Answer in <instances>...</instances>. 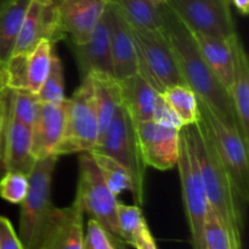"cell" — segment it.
<instances>
[{"label":"cell","mask_w":249,"mask_h":249,"mask_svg":"<svg viewBox=\"0 0 249 249\" xmlns=\"http://www.w3.org/2000/svg\"><path fill=\"white\" fill-rule=\"evenodd\" d=\"M163 34L185 84L189 85L197 99L204 102L221 121L240 133L230 92L203 60L191 32L168 4L163 6Z\"/></svg>","instance_id":"6da1fadb"},{"label":"cell","mask_w":249,"mask_h":249,"mask_svg":"<svg viewBox=\"0 0 249 249\" xmlns=\"http://www.w3.org/2000/svg\"><path fill=\"white\" fill-rule=\"evenodd\" d=\"M117 218H118V237L124 243L134 247L139 236L148 226L141 207L136 204L128 206V204L118 203Z\"/></svg>","instance_id":"4316f807"},{"label":"cell","mask_w":249,"mask_h":249,"mask_svg":"<svg viewBox=\"0 0 249 249\" xmlns=\"http://www.w3.org/2000/svg\"><path fill=\"white\" fill-rule=\"evenodd\" d=\"M61 31L72 45L88 40L102 17L107 0H55Z\"/></svg>","instance_id":"7c38bea8"},{"label":"cell","mask_w":249,"mask_h":249,"mask_svg":"<svg viewBox=\"0 0 249 249\" xmlns=\"http://www.w3.org/2000/svg\"><path fill=\"white\" fill-rule=\"evenodd\" d=\"M151 1L157 5H167L169 2V0H151Z\"/></svg>","instance_id":"ab89813d"},{"label":"cell","mask_w":249,"mask_h":249,"mask_svg":"<svg viewBox=\"0 0 249 249\" xmlns=\"http://www.w3.org/2000/svg\"><path fill=\"white\" fill-rule=\"evenodd\" d=\"M89 152L109 156L126 168L133 179L134 201L136 202V206H142L145 202V177L147 167L139 148L133 119L129 117L122 104L117 107L108 128Z\"/></svg>","instance_id":"277c9868"},{"label":"cell","mask_w":249,"mask_h":249,"mask_svg":"<svg viewBox=\"0 0 249 249\" xmlns=\"http://www.w3.org/2000/svg\"><path fill=\"white\" fill-rule=\"evenodd\" d=\"M135 249H157V245L155 242V238H153L152 233H151L150 228H146L145 230L141 232V235L139 236V238L136 240Z\"/></svg>","instance_id":"d590c367"},{"label":"cell","mask_w":249,"mask_h":249,"mask_svg":"<svg viewBox=\"0 0 249 249\" xmlns=\"http://www.w3.org/2000/svg\"><path fill=\"white\" fill-rule=\"evenodd\" d=\"M198 101L199 118L208 129L214 146L230 179L245 204L249 201V146L235 128L221 121L204 102Z\"/></svg>","instance_id":"52a82bcc"},{"label":"cell","mask_w":249,"mask_h":249,"mask_svg":"<svg viewBox=\"0 0 249 249\" xmlns=\"http://www.w3.org/2000/svg\"><path fill=\"white\" fill-rule=\"evenodd\" d=\"M186 126L203 180L209 207L225 228L231 249H242L246 204L241 201L203 121L198 117L196 124Z\"/></svg>","instance_id":"7a4b0ae2"},{"label":"cell","mask_w":249,"mask_h":249,"mask_svg":"<svg viewBox=\"0 0 249 249\" xmlns=\"http://www.w3.org/2000/svg\"><path fill=\"white\" fill-rule=\"evenodd\" d=\"M108 29L113 74L118 80L138 74V55L130 27L114 2H108L104 11Z\"/></svg>","instance_id":"4fadbf2b"},{"label":"cell","mask_w":249,"mask_h":249,"mask_svg":"<svg viewBox=\"0 0 249 249\" xmlns=\"http://www.w3.org/2000/svg\"><path fill=\"white\" fill-rule=\"evenodd\" d=\"M7 97H9L10 116L19 123L31 128L40 105L36 95L26 89L9 88Z\"/></svg>","instance_id":"83f0119b"},{"label":"cell","mask_w":249,"mask_h":249,"mask_svg":"<svg viewBox=\"0 0 249 249\" xmlns=\"http://www.w3.org/2000/svg\"><path fill=\"white\" fill-rule=\"evenodd\" d=\"M7 108H9V97H7ZM0 164L5 172H21L26 175H29L36 164V158L32 153L31 128L12 118L10 116V111H7Z\"/></svg>","instance_id":"9a60e30c"},{"label":"cell","mask_w":249,"mask_h":249,"mask_svg":"<svg viewBox=\"0 0 249 249\" xmlns=\"http://www.w3.org/2000/svg\"><path fill=\"white\" fill-rule=\"evenodd\" d=\"M170 9L191 32L233 41L238 38L231 0H169Z\"/></svg>","instance_id":"30bf717a"},{"label":"cell","mask_w":249,"mask_h":249,"mask_svg":"<svg viewBox=\"0 0 249 249\" xmlns=\"http://www.w3.org/2000/svg\"><path fill=\"white\" fill-rule=\"evenodd\" d=\"M84 212L74 197L72 204L58 208L55 221L40 249H83Z\"/></svg>","instance_id":"e0dca14e"},{"label":"cell","mask_w":249,"mask_h":249,"mask_svg":"<svg viewBox=\"0 0 249 249\" xmlns=\"http://www.w3.org/2000/svg\"><path fill=\"white\" fill-rule=\"evenodd\" d=\"M230 95L241 138L249 146V60L240 36L233 43V82Z\"/></svg>","instance_id":"ac0fdd59"},{"label":"cell","mask_w":249,"mask_h":249,"mask_svg":"<svg viewBox=\"0 0 249 249\" xmlns=\"http://www.w3.org/2000/svg\"><path fill=\"white\" fill-rule=\"evenodd\" d=\"M177 167L179 168L182 201L192 247L194 249H204V223L209 204L187 126L180 129Z\"/></svg>","instance_id":"8992f818"},{"label":"cell","mask_w":249,"mask_h":249,"mask_svg":"<svg viewBox=\"0 0 249 249\" xmlns=\"http://www.w3.org/2000/svg\"><path fill=\"white\" fill-rule=\"evenodd\" d=\"M111 238H112V242H113V245H114V248L116 249H129L128 245H126V243H124L119 237H116V236L111 235Z\"/></svg>","instance_id":"74e56055"},{"label":"cell","mask_w":249,"mask_h":249,"mask_svg":"<svg viewBox=\"0 0 249 249\" xmlns=\"http://www.w3.org/2000/svg\"><path fill=\"white\" fill-rule=\"evenodd\" d=\"M65 129L55 155L60 157L89 152L99 140V123L89 75L83 78L72 96L65 100Z\"/></svg>","instance_id":"5b68a950"},{"label":"cell","mask_w":249,"mask_h":249,"mask_svg":"<svg viewBox=\"0 0 249 249\" xmlns=\"http://www.w3.org/2000/svg\"><path fill=\"white\" fill-rule=\"evenodd\" d=\"M28 189V175L21 172H5L0 178V197L11 204H21Z\"/></svg>","instance_id":"f546056e"},{"label":"cell","mask_w":249,"mask_h":249,"mask_svg":"<svg viewBox=\"0 0 249 249\" xmlns=\"http://www.w3.org/2000/svg\"><path fill=\"white\" fill-rule=\"evenodd\" d=\"M121 104L134 122L152 121L158 92L152 85L141 77L134 74L119 80Z\"/></svg>","instance_id":"ffe728a7"},{"label":"cell","mask_w":249,"mask_h":249,"mask_svg":"<svg viewBox=\"0 0 249 249\" xmlns=\"http://www.w3.org/2000/svg\"><path fill=\"white\" fill-rule=\"evenodd\" d=\"M204 249H231L228 232L211 207L204 223Z\"/></svg>","instance_id":"4dcf8cb0"},{"label":"cell","mask_w":249,"mask_h":249,"mask_svg":"<svg viewBox=\"0 0 249 249\" xmlns=\"http://www.w3.org/2000/svg\"><path fill=\"white\" fill-rule=\"evenodd\" d=\"M190 31V29H189ZM191 32V31H190ZM192 38L214 74L223 87L230 92L233 82V41L206 36L198 32H191Z\"/></svg>","instance_id":"d6986e66"},{"label":"cell","mask_w":249,"mask_h":249,"mask_svg":"<svg viewBox=\"0 0 249 249\" xmlns=\"http://www.w3.org/2000/svg\"><path fill=\"white\" fill-rule=\"evenodd\" d=\"M123 18L133 28L151 33H163V6L151 0H116Z\"/></svg>","instance_id":"603a6c76"},{"label":"cell","mask_w":249,"mask_h":249,"mask_svg":"<svg viewBox=\"0 0 249 249\" xmlns=\"http://www.w3.org/2000/svg\"><path fill=\"white\" fill-rule=\"evenodd\" d=\"M79 177L75 198L83 212L96 220L109 235L118 237V203L105 182L100 169L89 152L79 153Z\"/></svg>","instance_id":"ba28073f"},{"label":"cell","mask_w":249,"mask_h":249,"mask_svg":"<svg viewBox=\"0 0 249 249\" xmlns=\"http://www.w3.org/2000/svg\"><path fill=\"white\" fill-rule=\"evenodd\" d=\"M6 88V73L4 68H0V90Z\"/></svg>","instance_id":"f35d334b"},{"label":"cell","mask_w":249,"mask_h":249,"mask_svg":"<svg viewBox=\"0 0 249 249\" xmlns=\"http://www.w3.org/2000/svg\"><path fill=\"white\" fill-rule=\"evenodd\" d=\"M83 249H116L111 235L94 219L88 221Z\"/></svg>","instance_id":"1f68e13d"},{"label":"cell","mask_w":249,"mask_h":249,"mask_svg":"<svg viewBox=\"0 0 249 249\" xmlns=\"http://www.w3.org/2000/svg\"><path fill=\"white\" fill-rule=\"evenodd\" d=\"M53 50L55 45L50 40L43 38L27 53V88L33 94L36 95L48 77Z\"/></svg>","instance_id":"cb8c5ba5"},{"label":"cell","mask_w":249,"mask_h":249,"mask_svg":"<svg viewBox=\"0 0 249 249\" xmlns=\"http://www.w3.org/2000/svg\"><path fill=\"white\" fill-rule=\"evenodd\" d=\"M4 1H6V0H0V5H1Z\"/></svg>","instance_id":"b9f144b4"},{"label":"cell","mask_w":249,"mask_h":249,"mask_svg":"<svg viewBox=\"0 0 249 249\" xmlns=\"http://www.w3.org/2000/svg\"><path fill=\"white\" fill-rule=\"evenodd\" d=\"M88 77V75H87ZM96 107L99 138L106 131L113 119L117 107L121 105V85L113 74L108 73H90Z\"/></svg>","instance_id":"44dd1931"},{"label":"cell","mask_w":249,"mask_h":249,"mask_svg":"<svg viewBox=\"0 0 249 249\" xmlns=\"http://www.w3.org/2000/svg\"><path fill=\"white\" fill-rule=\"evenodd\" d=\"M134 122V121H133ZM139 148L146 167L169 170L179 157V129L160 125L153 121L134 122Z\"/></svg>","instance_id":"8fae6325"},{"label":"cell","mask_w":249,"mask_h":249,"mask_svg":"<svg viewBox=\"0 0 249 249\" xmlns=\"http://www.w3.org/2000/svg\"><path fill=\"white\" fill-rule=\"evenodd\" d=\"M231 5L236 7L238 12L243 16H247L249 12V0H231Z\"/></svg>","instance_id":"8d00e7d4"},{"label":"cell","mask_w":249,"mask_h":249,"mask_svg":"<svg viewBox=\"0 0 249 249\" xmlns=\"http://www.w3.org/2000/svg\"><path fill=\"white\" fill-rule=\"evenodd\" d=\"M152 121L155 123L160 124V125L168 126V128H174V129H181L184 124L177 116L174 109L169 106L165 99L163 97L162 94H158L157 100H156L155 105V111H153Z\"/></svg>","instance_id":"d6a6232c"},{"label":"cell","mask_w":249,"mask_h":249,"mask_svg":"<svg viewBox=\"0 0 249 249\" xmlns=\"http://www.w3.org/2000/svg\"><path fill=\"white\" fill-rule=\"evenodd\" d=\"M130 32L138 55V73L158 94H163L173 85L185 84L164 34L140 31L133 27H130Z\"/></svg>","instance_id":"9c48e42d"},{"label":"cell","mask_w":249,"mask_h":249,"mask_svg":"<svg viewBox=\"0 0 249 249\" xmlns=\"http://www.w3.org/2000/svg\"><path fill=\"white\" fill-rule=\"evenodd\" d=\"M0 249H24L12 223L2 215H0Z\"/></svg>","instance_id":"836d02e7"},{"label":"cell","mask_w":249,"mask_h":249,"mask_svg":"<svg viewBox=\"0 0 249 249\" xmlns=\"http://www.w3.org/2000/svg\"><path fill=\"white\" fill-rule=\"evenodd\" d=\"M108 2H116V0H107Z\"/></svg>","instance_id":"60d3db41"},{"label":"cell","mask_w":249,"mask_h":249,"mask_svg":"<svg viewBox=\"0 0 249 249\" xmlns=\"http://www.w3.org/2000/svg\"><path fill=\"white\" fill-rule=\"evenodd\" d=\"M29 4L31 0H6L0 5V68L12 56Z\"/></svg>","instance_id":"7402d4cb"},{"label":"cell","mask_w":249,"mask_h":249,"mask_svg":"<svg viewBox=\"0 0 249 249\" xmlns=\"http://www.w3.org/2000/svg\"><path fill=\"white\" fill-rule=\"evenodd\" d=\"M7 87L0 90V158H1L2 139H4L5 126L7 121Z\"/></svg>","instance_id":"e575fe53"},{"label":"cell","mask_w":249,"mask_h":249,"mask_svg":"<svg viewBox=\"0 0 249 249\" xmlns=\"http://www.w3.org/2000/svg\"><path fill=\"white\" fill-rule=\"evenodd\" d=\"M163 97L174 109L177 116L186 125H194L198 121V101L194 90L186 84H177L168 88Z\"/></svg>","instance_id":"d4e9b609"},{"label":"cell","mask_w":249,"mask_h":249,"mask_svg":"<svg viewBox=\"0 0 249 249\" xmlns=\"http://www.w3.org/2000/svg\"><path fill=\"white\" fill-rule=\"evenodd\" d=\"M89 153L100 169L105 182L114 196H118L124 191H130L133 194V179L126 168H124L121 163H118L109 156L97 152Z\"/></svg>","instance_id":"484cf974"},{"label":"cell","mask_w":249,"mask_h":249,"mask_svg":"<svg viewBox=\"0 0 249 249\" xmlns=\"http://www.w3.org/2000/svg\"><path fill=\"white\" fill-rule=\"evenodd\" d=\"M65 101L61 104L40 102L31 126L32 153L36 160L56 156V148L65 129Z\"/></svg>","instance_id":"5bb4252c"},{"label":"cell","mask_w":249,"mask_h":249,"mask_svg":"<svg viewBox=\"0 0 249 249\" xmlns=\"http://www.w3.org/2000/svg\"><path fill=\"white\" fill-rule=\"evenodd\" d=\"M36 97L40 102H46V104H61L66 100L63 66L55 50L51 57L48 77L44 80L40 90L36 92Z\"/></svg>","instance_id":"f1b7e54d"},{"label":"cell","mask_w":249,"mask_h":249,"mask_svg":"<svg viewBox=\"0 0 249 249\" xmlns=\"http://www.w3.org/2000/svg\"><path fill=\"white\" fill-rule=\"evenodd\" d=\"M72 49L82 79L95 72L113 74L108 29L104 14L88 40L72 45Z\"/></svg>","instance_id":"2e32d148"},{"label":"cell","mask_w":249,"mask_h":249,"mask_svg":"<svg viewBox=\"0 0 249 249\" xmlns=\"http://www.w3.org/2000/svg\"><path fill=\"white\" fill-rule=\"evenodd\" d=\"M57 156L36 160L29 173V189L22 201L19 212L18 235L24 249H40L57 214L58 207L53 203L51 185Z\"/></svg>","instance_id":"3957f363"}]
</instances>
